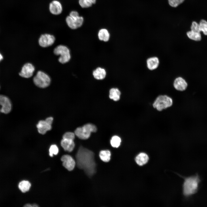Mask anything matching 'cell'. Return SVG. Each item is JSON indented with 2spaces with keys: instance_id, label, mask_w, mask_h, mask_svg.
<instances>
[{
  "instance_id": "22",
  "label": "cell",
  "mask_w": 207,
  "mask_h": 207,
  "mask_svg": "<svg viewBox=\"0 0 207 207\" xmlns=\"http://www.w3.org/2000/svg\"><path fill=\"white\" fill-rule=\"evenodd\" d=\"M111 153L108 150H101L99 154V156L103 162H108L110 159Z\"/></svg>"
},
{
  "instance_id": "14",
  "label": "cell",
  "mask_w": 207,
  "mask_h": 207,
  "mask_svg": "<svg viewBox=\"0 0 207 207\" xmlns=\"http://www.w3.org/2000/svg\"><path fill=\"white\" fill-rule=\"evenodd\" d=\"M149 157L145 152H141L138 154L135 158L137 164L140 166H142L146 164L148 162Z\"/></svg>"
},
{
  "instance_id": "30",
  "label": "cell",
  "mask_w": 207,
  "mask_h": 207,
  "mask_svg": "<svg viewBox=\"0 0 207 207\" xmlns=\"http://www.w3.org/2000/svg\"><path fill=\"white\" fill-rule=\"evenodd\" d=\"M191 30L193 31L200 32H201L199 24L195 21L192 22L191 27Z\"/></svg>"
},
{
  "instance_id": "4",
  "label": "cell",
  "mask_w": 207,
  "mask_h": 207,
  "mask_svg": "<svg viewBox=\"0 0 207 207\" xmlns=\"http://www.w3.org/2000/svg\"><path fill=\"white\" fill-rule=\"evenodd\" d=\"M97 130V128L94 125L87 123L82 127L77 128L75 131L74 133L80 139H86L89 137L91 133L95 132Z\"/></svg>"
},
{
  "instance_id": "6",
  "label": "cell",
  "mask_w": 207,
  "mask_h": 207,
  "mask_svg": "<svg viewBox=\"0 0 207 207\" xmlns=\"http://www.w3.org/2000/svg\"><path fill=\"white\" fill-rule=\"evenodd\" d=\"M54 54L60 55L58 59L59 62L62 64H65L69 61L71 58L70 51L66 46L60 45L56 47L53 51Z\"/></svg>"
},
{
  "instance_id": "9",
  "label": "cell",
  "mask_w": 207,
  "mask_h": 207,
  "mask_svg": "<svg viewBox=\"0 0 207 207\" xmlns=\"http://www.w3.org/2000/svg\"><path fill=\"white\" fill-rule=\"evenodd\" d=\"M12 108V105L9 99L4 95H0V112L5 114L9 113Z\"/></svg>"
},
{
  "instance_id": "11",
  "label": "cell",
  "mask_w": 207,
  "mask_h": 207,
  "mask_svg": "<svg viewBox=\"0 0 207 207\" xmlns=\"http://www.w3.org/2000/svg\"><path fill=\"white\" fill-rule=\"evenodd\" d=\"M34 70V67L32 64L27 63L22 67L19 75L23 77L28 78L32 76Z\"/></svg>"
},
{
  "instance_id": "27",
  "label": "cell",
  "mask_w": 207,
  "mask_h": 207,
  "mask_svg": "<svg viewBox=\"0 0 207 207\" xmlns=\"http://www.w3.org/2000/svg\"><path fill=\"white\" fill-rule=\"evenodd\" d=\"M49 151L50 156L52 157L53 155H56L58 154L59 149L56 145H52L50 146Z\"/></svg>"
},
{
  "instance_id": "1",
  "label": "cell",
  "mask_w": 207,
  "mask_h": 207,
  "mask_svg": "<svg viewBox=\"0 0 207 207\" xmlns=\"http://www.w3.org/2000/svg\"><path fill=\"white\" fill-rule=\"evenodd\" d=\"M76 158L78 168L84 170L88 176H91L95 172L96 165L94 154L92 151L80 146Z\"/></svg>"
},
{
  "instance_id": "5",
  "label": "cell",
  "mask_w": 207,
  "mask_h": 207,
  "mask_svg": "<svg viewBox=\"0 0 207 207\" xmlns=\"http://www.w3.org/2000/svg\"><path fill=\"white\" fill-rule=\"evenodd\" d=\"M35 85L39 87L44 88L49 86L51 83L49 76L44 72L38 71L33 79Z\"/></svg>"
},
{
  "instance_id": "31",
  "label": "cell",
  "mask_w": 207,
  "mask_h": 207,
  "mask_svg": "<svg viewBox=\"0 0 207 207\" xmlns=\"http://www.w3.org/2000/svg\"><path fill=\"white\" fill-rule=\"evenodd\" d=\"M53 120V118L52 117H49L47 118L45 121L49 124L51 125L52 124Z\"/></svg>"
},
{
  "instance_id": "19",
  "label": "cell",
  "mask_w": 207,
  "mask_h": 207,
  "mask_svg": "<svg viewBox=\"0 0 207 207\" xmlns=\"http://www.w3.org/2000/svg\"><path fill=\"white\" fill-rule=\"evenodd\" d=\"M120 94L121 93L118 89L112 88L110 90L109 96L110 99L116 101L119 100Z\"/></svg>"
},
{
  "instance_id": "10",
  "label": "cell",
  "mask_w": 207,
  "mask_h": 207,
  "mask_svg": "<svg viewBox=\"0 0 207 207\" xmlns=\"http://www.w3.org/2000/svg\"><path fill=\"white\" fill-rule=\"evenodd\" d=\"M61 160L63 166L69 171H72L76 165V162L70 156L64 155L62 156Z\"/></svg>"
},
{
  "instance_id": "32",
  "label": "cell",
  "mask_w": 207,
  "mask_h": 207,
  "mask_svg": "<svg viewBox=\"0 0 207 207\" xmlns=\"http://www.w3.org/2000/svg\"><path fill=\"white\" fill-rule=\"evenodd\" d=\"M25 207H37L39 206L36 204H25L24 206Z\"/></svg>"
},
{
  "instance_id": "7",
  "label": "cell",
  "mask_w": 207,
  "mask_h": 207,
  "mask_svg": "<svg viewBox=\"0 0 207 207\" xmlns=\"http://www.w3.org/2000/svg\"><path fill=\"white\" fill-rule=\"evenodd\" d=\"M66 22L68 26L73 29L80 27L83 24V18L82 16L72 17L67 16L66 18Z\"/></svg>"
},
{
  "instance_id": "20",
  "label": "cell",
  "mask_w": 207,
  "mask_h": 207,
  "mask_svg": "<svg viewBox=\"0 0 207 207\" xmlns=\"http://www.w3.org/2000/svg\"><path fill=\"white\" fill-rule=\"evenodd\" d=\"M98 37L100 40L106 42L109 40L110 34L107 29H102L98 32Z\"/></svg>"
},
{
  "instance_id": "33",
  "label": "cell",
  "mask_w": 207,
  "mask_h": 207,
  "mask_svg": "<svg viewBox=\"0 0 207 207\" xmlns=\"http://www.w3.org/2000/svg\"><path fill=\"white\" fill-rule=\"evenodd\" d=\"M3 59V57L0 53V61Z\"/></svg>"
},
{
  "instance_id": "21",
  "label": "cell",
  "mask_w": 207,
  "mask_h": 207,
  "mask_svg": "<svg viewBox=\"0 0 207 207\" xmlns=\"http://www.w3.org/2000/svg\"><path fill=\"white\" fill-rule=\"evenodd\" d=\"M31 184L29 181L26 180H23L19 183L18 187L19 189L23 193L28 191L31 187Z\"/></svg>"
},
{
  "instance_id": "16",
  "label": "cell",
  "mask_w": 207,
  "mask_h": 207,
  "mask_svg": "<svg viewBox=\"0 0 207 207\" xmlns=\"http://www.w3.org/2000/svg\"><path fill=\"white\" fill-rule=\"evenodd\" d=\"M159 58L154 56L148 58L146 60V64L148 69L150 70L156 69L159 64Z\"/></svg>"
},
{
  "instance_id": "12",
  "label": "cell",
  "mask_w": 207,
  "mask_h": 207,
  "mask_svg": "<svg viewBox=\"0 0 207 207\" xmlns=\"http://www.w3.org/2000/svg\"><path fill=\"white\" fill-rule=\"evenodd\" d=\"M187 85L185 80L180 76L175 78L173 83V86L175 89L178 91H181L185 90Z\"/></svg>"
},
{
  "instance_id": "8",
  "label": "cell",
  "mask_w": 207,
  "mask_h": 207,
  "mask_svg": "<svg viewBox=\"0 0 207 207\" xmlns=\"http://www.w3.org/2000/svg\"><path fill=\"white\" fill-rule=\"evenodd\" d=\"M55 40V37L53 35L45 34L41 35L39 40V43L41 47H46L52 45Z\"/></svg>"
},
{
  "instance_id": "23",
  "label": "cell",
  "mask_w": 207,
  "mask_h": 207,
  "mask_svg": "<svg viewBox=\"0 0 207 207\" xmlns=\"http://www.w3.org/2000/svg\"><path fill=\"white\" fill-rule=\"evenodd\" d=\"M187 35L189 39L193 40L198 41L201 39V35L200 32L191 30L187 32Z\"/></svg>"
},
{
  "instance_id": "17",
  "label": "cell",
  "mask_w": 207,
  "mask_h": 207,
  "mask_svg": "<svg viewBox=\"0 0 207 207\" xmlns=\"http://www.w3.org/2000/svg\"><path fill=\"white\" fill-rule=\"evenodd\" d=\"M61 145L65 151L70 152L72 151L75 146L74 140L64 138L61 141Z\"/></svg>"
},
{
  "instance_id": "2",
  "label": "cell",
  "mask_w": 207,
  "mask_h": 207,
  "mask_svg": "<svg viewBox=\"0 0 207 207\" xmlns=\"http://www.w3.org/2000/svg\"><path fill=\"white\" fill-rule=\"evenodd\" d=\"M184 179L182 186L183 195L190 197L196 193L199 190L201 178L198 173L187 177L181 176Z\"/></svg>"
},
{
  "instance_id": "24",
  "label": "cell",
  "mask_w": 207,
  "mask_h": 207,
  "mask_svg": "<svg viewBox=\"0 0 207 207\" xmlns=\"http://www.w3.org/2000/svg\"><path fill=\"white\" fill-rule=\"evenodd\" d=\"M121 141V139L119 136L114 135L112 137L110 143L112 147L117 148L120 146Z\"/></svg>"
},
{
  "instance_id": "29",
  "label": "cell",
  "mask_w": 207,
  "mask_h": 207,
  "mask_svg": "<svg viewBox=\"0 0 207 207\" xmlns=\"http://www.w3.org/2000/svg\"><path fill=\"white\" fill-rule=\"evenodd\" d=\"M74 133L70 132H68L65 133L63 135L62 137L64 139L74 140L75 137Z\"/></svg>"
},
{
  "instance_id": "18",
  "label": "cell",
  "mask_w": 207,
  "mask_h": 207,
  "mask_svg": "<svg viewBox=\"0 0 207 207\" xmlns=\"http://www.w3.org/2000/svg\"><path fill=\"white\" fill-rule=\"evenodd\" d=\"M106 75L105 70L100 67L97 68L93 72V75L94 77L97 80L103 79L105 77Z\"/></svg>"
},
{
  "instance_id": "3",
  "label": "cell",
  "mask_w": 207,
  "mask_h": 207,
  "mask_svg": "<svg viewBox=\"0 0 207 207\" xmlns=\"http://www.w3.org/2000/svg\"><path fill=\"white\" fill-rule=\"evenodd\" d=\"M173 104L172 99L166 95L158 96L153 102V108L159 111H161L171 107Z\"/></svg>"
},
{
  "instance_id": "13",
  "label": "cell",
  "mask_w": 207,
  "mask_h": 207,
  "mask_svg": "<svg viewBox=\"0 0 207 207\" xmlns=\"http://www.w3.org/2000/svg\"><path fill=\"white\" fill-rule=\"evenodd\" d=\"M49 9L50 12L52 14L58 15L62 13V8L60 2L57 0H54L49 4Z\"/></svg>"
},
{
  "instance_id": "25",
  "label": "cell",
  "mask_w": 207,
  "mask_h": 207,
  "mask_svg": "<svg viewBox=\"0 0 207 207\" xmlns=\"http://www.w3.org/2000/svg\"><path fill=\"white\" fill-rule=\"evenodd\" d=\"M96 0H79V3L83 8H87L91 7L93 4L96 2Z\"/></svg>"
},
{
  "instance_id": "28",
  "label": "cell",
  "mask_w": 207,
  "mask_h": 207,
  "mask_svg": "<svg viewBox=\"0 0 207 207\" xmlns=\"http://www.w3.org/2000/svg\"><path fill=\"white\" fill-rule=\"evenodd\" d=\"M184 0H168L169 5L172 7H176L183 3Z\"/></svg>"
},
{
  "instance_id": "15",
  "label": "cell",
  "mask_w": 207,
  "mask_h": 207,
  "mask_svg": "<svg viewBox=\"0 0 207 207\" xmlns=\"http://www.w3.org/2000/svg\"><path fill=\"white\" fill-rule=\"evenodd\" d=\"M38 132L42 135L45 134L47 131L51 129V125L47 123L45 120H40L37 125Z\"/></svg>"
},
{
  "instance_id": "26",
  "label": "cell",
  "mask_w": 207,
  "mask_h": 207,
  "mask_svg": "<svg viewBox=\"0 0 207 207\" xmlns=\"http://www.w3.org/2000/svg\"><path fill=\"white\" fill-rule=\"evenodd\" d=\"M200 31L204 34L207 35V22L204 20H201L199 24Z\"/></svg>"
}]
</instances>
